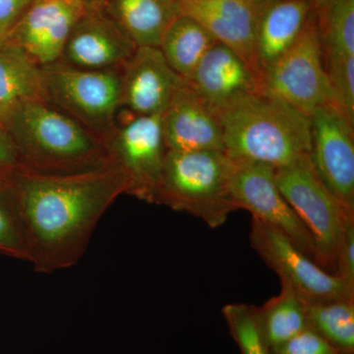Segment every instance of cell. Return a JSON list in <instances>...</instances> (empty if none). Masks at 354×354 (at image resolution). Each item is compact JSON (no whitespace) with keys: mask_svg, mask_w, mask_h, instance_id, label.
Returning <instances> with one entry per match:
<instances>
[{"mask_svg":"<svg viewBox=\"0 0 354 354\" xmlns=\"http://www.w3.org/2000/svg\"><path fill=\"white\" fill-rule=\"evenodd\" d=\"M272 354H342L315 330L307 328L283 344L271 348Z\"/></svg>","mask_w":354,"mask_h":354,"instance_id":"obj_28","label":"cell"},{"mask_svg":"<svg viewBox=\"0 0 354 354\" xmlns=\"http://www.w3.org/2000/svg\"><path fill=\"white\" fill-rule=\"evenodd\" d=\"M184 83L160 48H137L121 69V106L137 116L162 114Z\"/></svg>","mask_w":354,"mask_h":354,"instance_id":"obj_14","label":"cell"},{"mask_svg":"<svg viewBox=\"0 0 354 354\" xmlns=\"http://www.w3.org/2000/svg\"><path fill=\"white\" fill-rule=\"evenodd\" d=\"M223 315L241 354H272L258 317L257 307L244 304H227Z\"/></svg>","mask_w":354,"mask_h":354,"instance_id":"obj_25","label":"cell"},{"mask_svg":"<svg viewBox=\"0 0 354 354\" xmlns=\"http://www.w3.org/2000/svg\"><path fill=\"white\" fill-rule=\"evenodd\" d=\"M167 151H223V127L218 116L184 83L162 114Z\"/></svg>","mask_w":354,"mask_h":354,"instance_id":"obj_17","label":"cell"},{"mask_svg":"<svg viewBox=\"0 0 354 354\" xmlns=\"http://www.w3.org/2000/svg\"><path fill=\"white\" fill-rule=\"evenodd\" d=\"M4 181L22 225L29 263L46 274L80 262L102 216L128 191L124 174L111 160L75 174L18 167Z\"/></svg>","mask_w":354,"mask_h":354,"instance_id":"obj_1","label":"cell"},{"mask_svg":"<svg viewBox=\"0 0 354 354\" xmlns=\"http://www.w3.org/2000/svg\"><path fill=\"white\" fill-rule=\"evenodd\" d=\"M250 243L281 283L305 301L354 297V290L337 274L326 271L279 230L253 218Z\"/></svg>","mask_w":354,"mask_h":354,"instance_id":"obj_10","label":"cell"},{"mask_svg":"<svg viewBox=\"0 0 354 354\" xmlns=\"http://www.w3.org/2000/svg\"><path fill=\"white\" fill-rule=\"evenodd\" d=\"M279 191L315 241L321 264L335 274L337 249L346 221L354 216L326 187L309 156L276 169Z\"/></svg>","mask_w":354,"mask_h":354,"instance_id":"obj_6","label":"cell"},{"mask_svg":"<svg viewBox=\"0 0 354 354\" xmlns=\"http://www.w3.org/2000/svg\"><path fill=\"white\" fill-rule=\"evenodd\" d=\"M0 253L29 262L24 232L4 179L0 180Z\"/></svg>","mask_w":354,"mask_h":354,"instance_id":"obj_26","label":"cell"},{"mask_svg":"<svg viewBox=\"0 0 354 354\" xmlns=\"http://www.w3.org/2000/svg\"><path fill=\"white\" fill-rule=\"evenodd\" d=\"M276 169L261 162H235L230 183L235 207L250 212L253 218L279 230L322 267L313 236L277 185Z\"/></svg>","mask_w":354,"mask_h":354,"instance_id":"obj_9","label":"cell"},{"mask_svg":"<svg viewBox=\"0 0 354 354\" xmlns=\"http://www.w3.org/2000/svg\"><path fill=\"white\" fill-rule=\"evenodd\" d=\"M0 130H6L3 127H1V124H0Z\"/></svg>","mask_w":354,"mask_h":354,"instance_id":"obj_34","label":"cell"},{"mask_svg":"<svg viewBox=\"0 0 354 354\" xmlns=\"http://www.w3.org/2000/svg\"><path fill=\"white\" fill-rule=\"evenodd\" d=\"M258 317L270 348H274L308 328L305 300L292 288L281 283V290L262 307Z\"/></svg>","mask_w":354,"mask_h":354,"instance_id":"obj_22","label":"cell"},{"mask_svg":"<svg viewBox=\"0 0 354 354\" xmlns=\"http://www.w3.org/2000/svg\"><path fill=\"white\" fill-rule=\"evenodd\" d=\"M309 118L312 165L330 193L354 211L353 125L330 102Z\"/></svg>","mask_w":354,"mask_h":354,"instance_id":"obj_11","label":"cell"},{"mask_svg":"<svg viewBox=\"0 0 354 354\" xmlns=\"http://www.w3.org/2000/svg\"><path fill=\"white\" fill-rule=\"evenodd\" d=\"M41 70L46 102L104 143L121 108V69H81L58 62Z\"/></svg>","mask_w":354,"mask_h":354,"instance_id":"obj_5","label":"cell"},{"mask_svg":"<svg viewBox=\"0 0 354 354\" xmlns=\"http://www.w3.org/2000/svg\"><path fill=\"white\" fill-rule=\"evenodd\" d=\"M35 1L36 0H0V43L6 41L14 26Z\"/></svg>","mask_w":354,"mask_h":354,"instance_id":"obj_30","label":"cell"},{"mask_svg":"<svg viewBox=\"0 0 354 354\" xmlns=\"http://www.w3.org/2000/svg\"><path fill=\"white\" fill-rule=\"evenodd\" d=\"M86 7L77 0H36L6 41L21 48L39 67L55 64Z\"/></svg>","mask_w":354,"mask_h":354,"instance_id":"obj_12","label":"cell"},{"mask_svg":"<svg viewBox=\"0 0 354 354\" xmlns=\"http://www.w3.org/2000/svg\"><path fill=\"white\" fill-rule=\"evenodd\" d=\"M97 4L137 48H158L181 14L177 0H104Z\"/></svg>","mask_w":354,"mask_h":354,"instance_id":"obj_19","label":"cell"},{"mask_svg":"<svg viewBox=\"0 0 354 354\" xmlns=\"http://www.w3.org/2000/svg\"><path fill=\"white\" fill-rule=\"evenodd\" d=\"M310 329L344 353H354V297L305 301Z\"/></svg>","mask_w":354,"mask_h":354,"instance_id":"obj_23","label":"cell"},{"mask_svg":"<svg viewBox=\"0 0 354 354\" xmlns=\"http://www.w3.org/2000/svg\"><path fill=\"white\" fill-rule=\"evenodd\" d=\"M320 32L324 57L354 55V0H335Z\"/></svg>","mask_w":354,"mask_h":354,"instance_id":"obj_24","label":"cell"},{"mask_svg":"<svg viewBox=\"0 0 354 354\" xmlns=\"http://www.w3.org/2000/svg\"><path fill=\"white\" fill-rule=\"evenodd\" d=\"M104 145L109 160L127 178V194L156 204L167 152L162 114L134 115L124 124L116 123Z\"/></svg>","mask_w":354,"mask_h":354,"instance_id":"obj_8","label":"cell"},{"mask_svg":"<svg viewBox=\"0 0 354 354\" xmlns=\"http://www.w3.org/2000/svg\"><path fill=\"white\" fill-rule=\"evenodd\" d=\"M19 167L15 149L6 130H0V180Z\"/></svg>","mask_w":354,"mask_h":354,"instance_id":"obj_31","label":"cell"},{"mask_svg":"<svg viewBox=\"0 0 354 354\" xmlns=\"http://www.w3.org/2000/svg\"><path fill=\"white\" fill-rule=\"evenodd\" d=\"M335 274L354 290V216L346 221L339 242L335 262Z\"/></svg>","mask_w":354,"mask_h":354,"instance_id":"obj_29","label":"cell"},{"mask_svg":"<svg viewBox=\"0 0 354 354\" xmlns=\"http://www.w3.org/2000/svg\"><path fill=\"white\" fill-rule=\"evenodd\" d=\"M225 153L236 162H261L276 169L309 156L311 125L288 102L256 92L218 114Z\"/></svg>","mask_w":354,"mask_h":354,"instance_id":"obj_2","label":"cell"},{"mask_svg":"<svg viewBox=\"0 0 354 354\" xmlns=\"http://www.w3.org/2000/svg\"><path fill=\"white\" fill-rule=\"evenodd\" d=\"M46 102L41 67L13 44L0 43V124L31 102Z\"/></svg>","mask_w":354,"mask_h":354,"instance_id":"obj_20","label":"cell"},{"mask_svg":"<svg viewBox=\"0 0 354 354\" xmlns=\"http://www.w3.org/2000/svg\"><path fill=\"white\" fill-rule=\"evenodd\" d=\"M342 354H354V353H342Z\"/></svg>","mask_w":354,"mask_h":354,"instance_id":"obj_35","label":"cell"},{"mask_svg":"<svg viewBox=\"0 0 354 354\" xmlns=\"http://www.w3.org/2000/svg\"><path fill=\"white\" fill-rule=\"evenodd\" d=\"M333 104L354 127V55L325 58Z\"/></svg>","mask_w":354,"mask_h":354,"instance_id":"obj_27","label":"cell"},{"mask_svg":"<svg viewBox=\"0 0 354 354\" xmlns=\"http://www.w3.org/2000/svg\"><path fill=\"white\" fill-rule=\"evenodd\" d=\"M77 1L86 4V6H92V4L101 3L104 0H77Z\"/></svg>","mask_w":354,"mask_h":354,"instance_id":"obj_33","label":"cell"},{"mask_svg":"<svg viewBox=\"0 0 354 354\" xmlns=\"http://www.w3.org/2000/svg\"><path fill=\"white\" fill-rule=\"evenodd\" d=\"M185 82L214 113L260 92L259 77L237 53L216 41Z\"/></svg>","mask_w":354,"mask_h":354,"instance_id":"obj_15","label":"cell"},{"mask_svg":"<svg viewBox=\"0 0 354 354\" xmlns=\"http://www.w3.org/2000/svg\"><path fill=\"white\" fill-rule=\"evenodd\" d=\"M136 50L101 6L92 4L72 28L59 62L81 69H122Z\"/></svg>","mask_w":354,"mask_h":354,"instance_id":"obj_13","label":"cell"},{"mask_svg":"<svg viewBox=\"0 0 354 354\" xmlns=\"http://www.w3.org/2000/svg\"><path fill=\"white\" fill-rule=\"evenodd\" d=\"M322 37L315 14L295 44L260 76V92L288 102L307 116L333 104Z\"/></svg>","mask_w":354,"mask_h":354,"instance_id":"obj_7","label":"cell"},{"mask_svg":"<svg viewBox=\"0 0 354 354\" xmlns=\"http://www.w3.org/2000/svg\"><path fill=\"white\" fill-rule=\"evenodd\" d=\"M334 1L335 0H310L319 28L322 27L324 23H325L328 12H329L330 6H332Z\"/></svg>","mask_w":354,"mask_h":354,"instance_id":"obj_32","label":"cell"},{"mask_svg":"<svg viewBox=\"0 0 354 354\" xmlns=\"http://www.w3.org/2000/svg\"><path fill=\"white\" fill-rule=\"evenodd\" d=\"M234 167L223 151H167L156 204L221 227L237 209L230 193Z\"/></svg>","mask_w":354,"mask_h":354,"instance_id":"obj_4","label":"cell"},{"mask_svg":"<svg viewBox=\"0 0 354 354\" xmlns=\"http://www.w3.org/2000/svg\"><path fill=\"white\" fill-rule=\"evenodd\" d=\"M4 129L19 167L39 174H75L109 162L102 141L48 102L26 104Z\"/></svg>","mask_w":354,"mask_h":354,"instance_id":"obj_3","label":"cell"},{"mask_svg":"<svg viewBox=\"0 0 354 354\" xmlns=\"http://www.w3.org/2000/svg\"><path fill=\"white\" fill-rule=\"evenodd\" d=\"M313 13L310 0H263L254 43L259 81L266 70L297 41Z\"/></svg>","mask_w":354,"mask_h":354,"instance_id":"obj_18","label":"cell"},{"mask_svg":"<svg viewBox=\"0 0 354 354\" xmlns=\"http://www.w3.org/2000/svg\"><path fill=\"white\" fill-rule=\"evenodd\" d=\"M177 1L181 13L200 23L216 41L237 53L256 73L254 43L263 0Z\"/></svg>","mask_w":354,"mask_h":354,"instance_id":"obj_16","label":"cell"},{"mask_svg":"<svg viewBox=\"0 0 354 354\" xmlns=\"http://www.w3.org/2000/svg\"><path fill=\"white\" fill-rule=\"evenodd\" d=\"M216 41L200 23L181 13L167 28L158 48L169 66L187 80Z\"/></svg>","mask_w":354,"mask_h":354,"instance_id":"obj_21","label":"cell"}]
</instances>
